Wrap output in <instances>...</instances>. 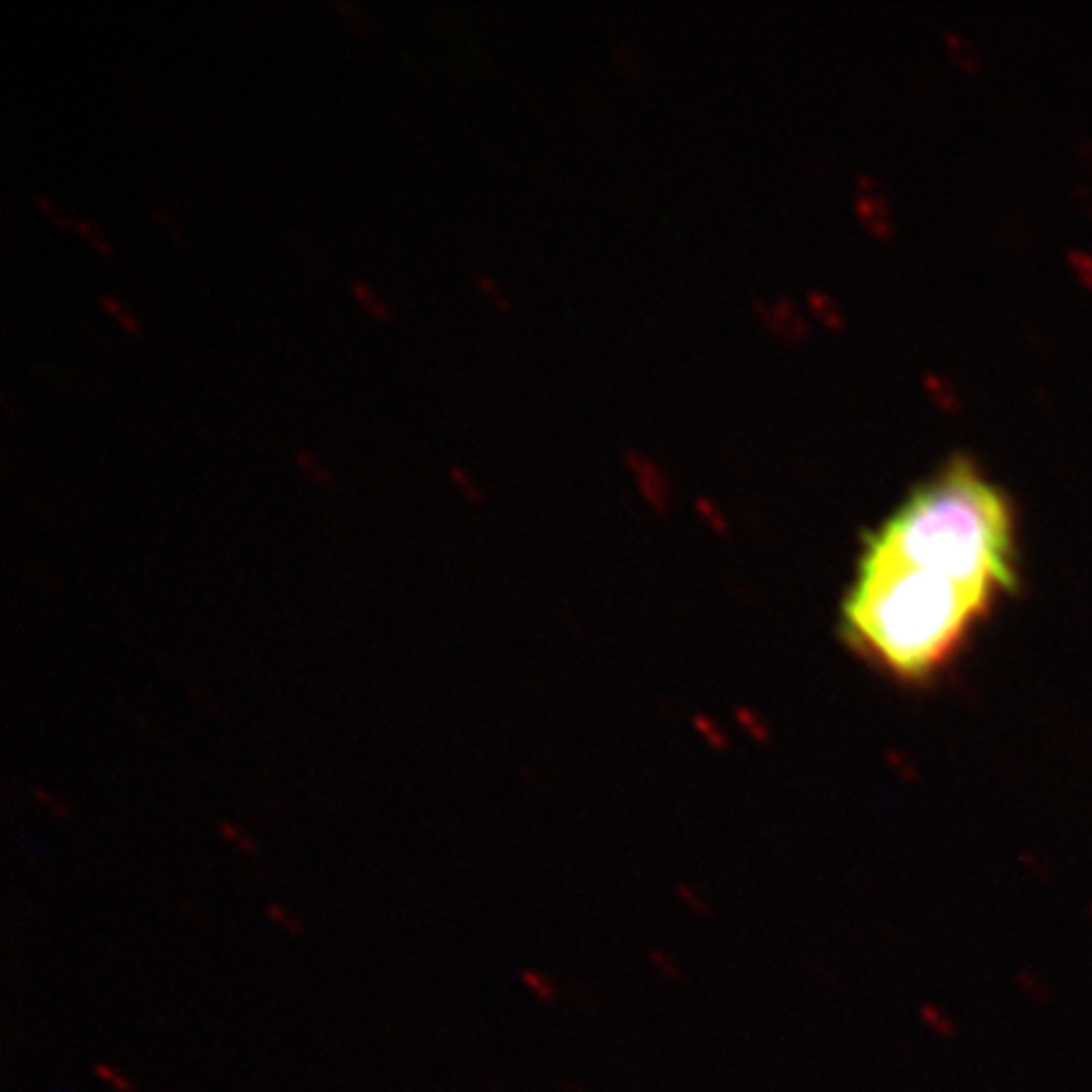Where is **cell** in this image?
<instances>
[{"instance_id": "cell-7", "label": "cell", "mask_w": 1092, "mask_h": 1092, "mask_svg": "<svg viewBox=\"0 0 1092 1092\" xmlns=\"http://www.w3.org/2000/svg\"><path fill=\"white\" fill-rule=\"evenodd\" d=\"M99 304H102V306H104V309L109 311L112 317L120 319L121 326H124V329H127L129 334H139V332H142V326H139V322H137V319L132 317V314H129L127 306H124V304H121V302H117L114 296L99 294Z\"/></svg>"}, {"instance_id": "cell-10", "label": "cell", "mask_w": 1092, "mask_h": 1092, "mask_svg": "<svg viewBox=\"0 0 1092 1092\" xmlns=\"http://www.w3.org/2000/svg\"><path fill=\"white\" fill-rule=\"evenodd\" d=\"M33 797H36L38 802H41V805H44L46 809H48L53 817H56V820H68V806L64 805V802H59V799H53L46 789L36 787V789H33Z\"/></svg>"}, {"instance_id": "cell-4", "label": "cell", "mask_w": 1092, "mask_h": 1092, "mask_svg": "<svg viewBox=\"0 0 1092 1092\" xmlns=\"http://www.w3.org/2000/svg\"><path fill=\"white\" fill-rule=\"evenodd\" d=\"M218 832H220V837L226 840V842L233 844L235 850L243 852V855H258L256 840H253V837H250L246 829H241L238 824H233V822H220Z\"/></svg>"}, {"instance_id": "cell-1", "label": "cell", "mask_w": 1092, "mask_h": 1092, "mask_svg": "<svg viewBox=\"0 0 1092 1092\" xmlns=\"http://www.w3.org/2000/svg\"><path fill=\"white\" fill-rule=\"evenodd\" d=\"M996 600L935 566L913 565L865 544L842 607L850 648L905 683L949 668Z\"/></svg>"}, {"instance_id": "cell-2", "label": "cell", "mask_w": 1092, "mask_h": 1092, "mask_svg": "<svg viewBox=\"0 0 1092 1092\" xmlns=\"http://www.w3.org/2000/svg\"><path fill=\"white\" fill-rule=\"evenodd\" d=\"M867 544L938 566L996 602L1017 587V527L1002 490L969 463L923 483Z\"/></svg>"}, {"instance_id": "cell-8", "label": "cell", "mask_w": 1092, "mask_h": 1092, "mask_svg": "<svg viewBox=\"0 0 1092 1092\" xmlns=\"http://www.w3.org/2000/svg\"><path fill=\"white\" fill-rule=\"evenodd\" d=\"M448 473H451V478L455 481V486H458L460 490H463V496L468 498V501H478L481 498V489L475 486V481L471 478V473H468L466 468L463 466H451L448 468Z\"/></svg>"}, {"instance_id": "cell-5", "label": "cell", "mask_w": 1092, "mask_h": 1092, "mask_svg": "<svg viewBox=\"0 0 1092 1092\" xmlns=\"http://www.w3.org/2000/svg\"><path fill=\"white\" fill-rule=\"evenodd\" d=\"M294 458H296V463L302 466L304 473H309L311 481L322 483V486H332L334 475L329 473V468L322 466V463H319V460L314 458L309 451H306V448H296Z\"/></svg>"}, {"instance_id": "cell-6", "label": "cell", "mask_w": 1092, "mask_h": 1092, "mask_svg": "<svg viewBox=\"0 0 1092 1092\" xmlns=\"http://www.w3.org/2000/svg\"><path fill=\"white\" fill-rule=\"evenodd\" d=\"M266 916H268V920H271V923H276L279 928H284L287 934H291V935L306 934V926H304L302 920L296 918L294 913L288 911V908H284V905L271 903L268 908H266Z\"/></svg>"}, {"instance_id": "cell-3", "label": "cell", "mask_w": 1092, "mask_h": 1092, "mask_svg": "<svg viewBox=\"0 0 1092 1092\" xmlns=\"http://www.w3.org/2000/svg\"><path fill=\"white\" fill-rule=\"evenodd\" d=\"M349 288H352V294L357 296V302L362 304L364 309H367L369 317L379 319V322H387V319L392 317L390 304L384 302L382 296H377L375 291H372V288H369L367 284H364V281H357V279H355V281H352V284H349Z\"/></svg>"}, {"instance_id": "cell-9", "label": "cell", "mask_w": 1092, "mask_h": 1092, "mask_svg": "<svg viewBox=\"0 0 1092 1092\" xmlns=\"http://www.w3.org/2000/svg\"><path fill=\"white\" fill-rule=\"evenodd\" d=\"M71 226H74L76 231H79V233L86 235V241H89L91 246H94V249L102 250V253H109V243H106V238H104V235H102V233H99L97 228L91 226L89 220L74 218V220H71Z\"/></svg>"}]
</instances>
